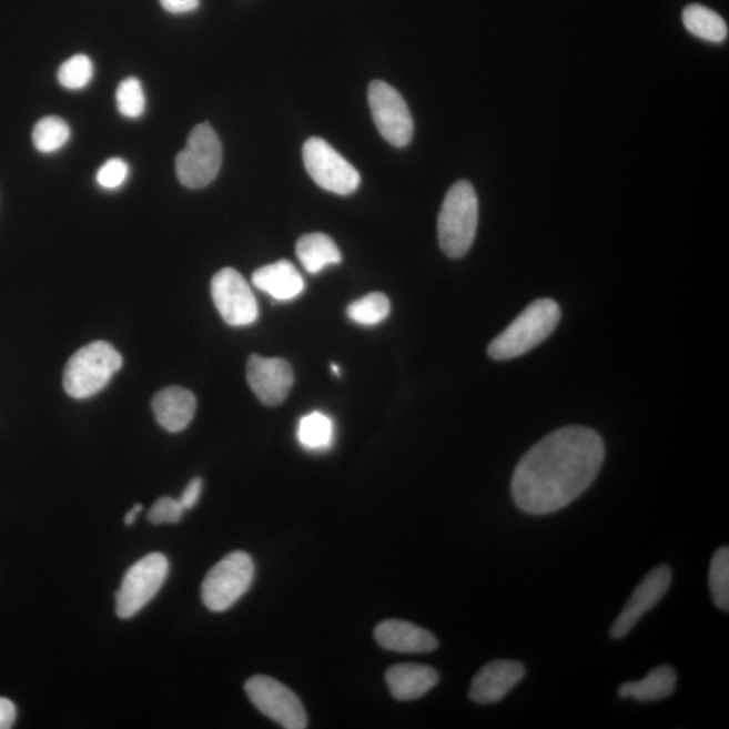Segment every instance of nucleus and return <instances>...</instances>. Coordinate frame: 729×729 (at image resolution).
Returning <instances> with one entry per match:
<instances>
[{"label":"nucleus","instance_id":"nucleus-11","mask_svg":"<svg viewBox=\"0 0 729 729\" xmlns=\"http://www.w3.org/2000/svg\"><path fill=\"white\" fill-rule=\"evenodd\" d=\"M211 295L223 321L234 327L257 321L259 304L251 286L233 267H224L211 282Z\"/></svg>","mask_w":729,"mask_h":729},{"label":"nucleus","instance_id":"nucleus-28","mask_svg":"<svg viewBox=\"0 0 729 729\" xmlns=\"http://www.w3.org/2000/svg\"><path fill=\"white\" fill-rule=\"evenodd\" d=\"M129 176V165L122 159H110L97 173V182L104 190L120 189Z\"/></svg>","mask_w":729,"mask_h":729},{"label":"nucleus","instance_id":"nucleus-30","mask_svg":"<svg viewBox=\"0 0 729 729\" xmlns=\"http://www.w3.org/2000/svg\"><path fill=\"white\" fill-rule=\"evenodd\" d=\"M203 490V479L202 478H193L192 482H190L189 485H186V488L183 492L182 497H180V503H182V506L184 509H192L193 507L196 506L199 498H201Z\"/></svg>","mask_w":729,"mask_h":729},{"label":"nucleus","instance_id":"nucleus-32","mask_svg":"<svg viewBox=\"0 0 729 729\" xmlns=\"http://www.w3.org/2000/svg\"><path fill=\"white\" fill-rule=\"evenodd\" d=\"M17 709L10 700L0 697V729H9L14 726Z\"/></svg>","mask_w":729,"mask_h":729},{"label":"nucleus","instance_id":"nucleus-3","mask_svg":"<svg viewBox=\"0 0 729 729\" xmlns=\"http://www.w3.org/2000/svg\"><path fill=\"white\" fill-rule=\"evenodd\" d=\"M478 226V198L466 180L454 184L446 193L438 217V240L450 259H460L475 242Z\"/></svg>","mask_w":729,"mask_h":729},{"label":"nucleus","instance_id":"nucleus-17","mask_svg":"<svg viewBox=\"0 0 729 729\" xmlns=\"http://www.w3.org/2000/svg\"><path fill=\"white\" fill-rule=\"evenodd\" d=\"M386 685L397 701H414L428 693L439 682V675L426 665L401 664L385 675Z\"/></svg>","mask_w":729,"mask_h":729},{"label":"nucleus","instance_id":"nucleus-9","mask_svg":"<svg viewBox=\"0 0 729 729\" xmlns=\"http://www.w3.org/2000/svg\"><path fill=\"white\" fill-rule=\"evenodd\" d=\"M245 690L253 706L285 729H304L308 726L307 712L298 697L285 685L267 676L249 678Z\"/></svg>","mask_w":729,"mask_h":729},{"label":"nucleus","instance_id":"nucleus-2","mask_svg":"<svg viewBox=\"0 0 729 729\" xmlns=\"http://www.w3.org/2000/svg\"><path fill=\"white\" fill-rule=\"evenodd\" d=\"M559 321V305L553 298H538L490 342L489 357L507 361L525 355L546 341Z\"/></svg>","mask_w":729,"mask_h":729},{"label":"nucleus","instance_id":"nucleus-23","mask_svg":"<svg viewBox=\"0 0 729 729\" xmlns=\"http://www.w3.org/2000/svg\"><path fill=\"white\" fill-rule=\"evenodd\" d=\"M71 139V129L59 117H45L36 123L33 143L37 151L49 154L60 151Z\"/></svg>","mask_w":729,"mask_h":729},{"label":"nucleus","instance_id":"nucleus-14","mask_svg":"<svg viewBox=\"0 0 729 729\" xmlns=\"http://www.w3.org/2000/svg\"><path fill=\"white\" fill-rule=\"evenodd\" d=\"M526 676L525 665L517 660L497 659L485 665L473 678L469 697L473 702L488 706L502 701Z\"/></svg>","mask_w":729,"mask_h":729},{"label":"nucleus","instance_id":"nucleus-21","mask_svg":"<svg viewBox=\"0 0 729 729\" xmlns=\"http://www.w3.org/2000/svg\"><path fill=\"white\" fill-rule=\"evenodd\" d=\"M682 21L689 33L703 41L721 43L727 40L728 27L725 18L706 6H687L682 12Z\"/></svg>","mask_w":729,"mask_h":729},{"label":"nucleus","instance_id":"nucleus-29","mask_svg":"<svg viewBox=\"0 0 729 729\" xmlns=\"http://www.w3.org/2000/svg\"><path fill=\"white\" fill-rule=\"evenodd\" d=\"M184 508L182 503L174 500L172 497H161L160 500L154 503V506L149 513V520L153 525H174L182 520Z\"/></svg>","mask_w":729,"mask_h":729},{"label":"nucleus","instance_id":"nucleus-24","mask_svg":"<svg viewBox=\"0 0 729 729\" xmlns=\"http://www.w3.org/2000/svg\"><path fill=\"white\" fill-rule=\"evenodd\" d=\"M391 313V302L382 292H373L360 301L348 305V320L361 326H376L386 320Z\"/></svg>","mask_w":729,"mask_h":729},{"label":"nucleus","instance_id":"nucleus-22","mask_svg":"<svg viewBox=\"0 0 729 729\" xmlns=\"http://www.w3.org/2000/svg\"><path fill=\"white\" fill-rule=\"evenodd\" d=\"M297 439L308 450H326L333 444L334 423L322 413L305 415L298 422Z\"/></svg>","mask_w":729,"mask_h":729},{"label":"nucleus","instance_id":"nucleus-1","mask_svg":"<svg viewBox=\"0 0 729 729\" xmlns=\"http://www.w3.org/2000/svg\"><path fill=\"white\" fill-rule=\"evenodd\" d=\"M604 457L606 447L595 429H556L516 465L510 483L516 506L529 515H548L569 506L594 484Z\"/></svg>","mask_w":729,"mask_h":729},{"label":"nucleus","instance_id":"nucleus-7","mask_svg":"<svg viewBox=\"0 0 729 729\" xmlns=\"http://www.w3.org/2000/svg\"><path fill=\"white\" fill-rule=\"evenodd\" d=\"M303 162L311 179L321 189L336 195H352L361 184L358 171L320 136L305 141Z\"/></svg>","mask_w":729,"mask_h":729},{"label":"nucleus","instance_id":"nucleus-19","mask_svg":"<svg viewBox=\"0 0 729 729\" xmlns=\"http://www.w3.org/2000/svg\"><path fill=\"white\" fill-rule=\"evenodd\" d=\"M677 689V672L670 666H658L640 681H628L619 688L621 699L640 702L668 699Z\"/></svg>","mask_w":729,"mask_h":729},{"label":"nucleus","instance_id":"nucleus-31","mask_svg":"<svg viewBox=\"0 0 729 729\" xmlns=\"http://www.w3.org/2000/svg\"><path fill=\"white\" fill-rule=\"evenodd\" d=\"M160 3L171 14H185L195 11L201 0H160Z\"/></svg>","mask_w":729,"mask_h":729},{"label":"nucleus","instance_id":"nucleus-15","mask_svg":"<svg viewBox=\"0 0 729 729\" xmlns=\"http://www.w3.org/2000/svg\"><path fill=\"white\" fill-rule=\"evenodd\" d=\"M377 644L385 650L403 654H425L438 648V639L427 629L404 620H385L375 629Z\"/></svg>","mask_w":729,"mask_h":729},{"label":"nucleus","instance_id":"nucleus-27","mask_svg":"<svg viewBox=\"0 0 729 729\" xmlns=\"http://www.w3.org/2000/svg\"><path fill=\"white\" fill-rule=\"evenodd\" d=\"M93 78V64L89 55L77 54L60 67L58 79L67 90L85 89Z\"/></svg>","mask_w":729,"mask_h":729},{"label":"nucleus","instance_id":"nucleus-4","mask_svg":"<svg viewBox=\"0 0 729 729\" xmlns=\"http://www.w3.org/2000/svg\"><path fill=\"white\" fill-rule=\"evenodd\" d=\"M122 364V355L109 342H91L68 360L62 384L71 397L89 398L108 386Z\"/></svg>","mask_w":729,"mask_h":729},{"label":"nucleus","instance_id":"nucleus-12","mask_svg":"<svg viewBox=\"0 0 729 729\" xmlns=\"http://www.w3.org/2000/svg\"><path fill=\"white\" fill-rule=\"evenodd\" d=\"M671 570L668 565H659L656 569L647 573V576L634 590L631 598L622 608L619 618L610 627V638L622 639L627 637L631 629L638 625L639 620L657 606L668 594L671 585Z\"/></svg>","mask_w":729,"mask_h":729},{"label":"nucleus","instance_id":"nucleus-6","mask_svg":"<svg viewBox=\"0 0 729 729\" xmlns=\"http://www.w3.org/2000/svg\"><path fill=\"white\" fill-rule=\"evenodd\" d=\"M254 563L245 551H233L209 571L202 584V600L213 612H224L246 594L253 583Z\"/></svg>","mask_w":729,"mask_h":729},{"label":"nucleus","instance_id":"nucleus-26","mask_svg":"<svg viewBox=\"0 0 729 729\" xmlns=\"http://www.w3.org/2000/svg\"><path fill=\"white\" fill-rule=\"evenodd\" d=\"M117 108L121 115L129 120H136L146 109L145 92L141 81L136 78H128L121 81L117 90Z\"/></svg>","mask_w":729,"mask_h":729},{"label":"nucleus","instance_id":"nucleus-33","mask_svg":"<svg viewBox=\"0 0 729 729\" xmlns=\"http://www.w3.org/2000/svg\"><path fill=\"white\" fill-rule=\"evenodd\" d=\"M141 510H142L141 504H136V506H134L132 509L129 510L128 515L124 516V523H126V526L134 525L136 517H139Z\"/></svg>","mask_w":729,"mask_h":729},{"label":"nucleus","instance_id":"nucleus-18","mask_svg":"<svg viewBox=\"0 0 729 729\" xmlns=\"http://www.w3.org/2000/svg\"><path fill=\"white\" fill-rule=\"evenodd\" d=\"M252 280L259 290L279 302L292 301V298L301 296L304 291L301 272L291 261L286 260L260 267L253 273Z\"/></svg>","mask_w":729,"mask_h":729},{"label":"nucleus","instance_id":"nucleus-13","mask_svg":"<svg viewBox=\"0 0 729 729\" xmlns=\"http://www.w3.org/2000/svg\"><path fill=\"white\" fill-rule=\"evenodd\" d=\"M247 383L259 401L270 407L282 404L294 386V371L285 360L253 354L246 366Z\"/></svg>","mask_w":729,"mask_h":729},{"label":"nucleus","instance_id":"nucleus-34","mask_svg":"<svg viewBox=\"0 0 729 729\" xmlns=\"http://www.w3.org/2000/svg\"><path fill=\"white\" fill-rule=\"evenodd\" d=\"M332 369L334 371V373H335L336 376H340V375H341L340 367L336 366L335 364L332 365Z\"/></svg>","mask_w":729,"mask_h":729},{"label":"nucleus","instance_id":"nucleus-10","mask_svg":"<svg viewBox=\"0 0 729 729\" xmlns=\"http://www.w3.org/2000/svg\"><path fill=\"white\" fill-rule=\"evenodd\" d=\"M373 121L392 146H407L414 136V121L401 92L383 80L372 81L367 89Z\"/></svg>","mask_w":729,"mask_h":729},{"label":"nucleus","instance_id":"nucleus-16","mask_svg":"<svg viewBox=\"0 0 729 729\" xmlns=\"http://www.w3.org/2000/svg\"><path fill=\"white\" fill-rule=\"evenodd\" d=\"M152 407L155 421L162 428L180 433L191 425L195 416L196 398L182 386H170L154 396Z\"/></svg>","mask_w":729,"mask_h":729},{"label":"nucleus","instance_id":"nucleus-20","mask_svg":"<svg viewBox=\"0 0 729 729\" xmlns=\"http://www.w3.org/2000/svg\"><path fill=\"white\" fill-rule=\"evenodd\" d=\"M296 254L304 270L311 274L321 273L327 266L342 261L340 247L332 236L324 233L303 235L296 243Z\"/></svg>","mask_w":729,"mask_h":729},{"label":"nucleus","instance_id":"nucleus-25","mask_svg":"<svg viewBox=\"0 0 729 729\" xmlns=\"http://www.w3.org/2000/svg\"><path fill=\"white\" fill-rule=\"evenodd\" d=\"M709 589L715 606L722 612L729 610V548L720 547L709 567Z\"/></svg>","mask_w":729,"mask_h":729},{"label":"nucleus","instance_id":"nucleus-5","mask_svg":"<svg viewBox=\"0 0 729 729\" xmlns=\"http://www.w3.org/2000/svg\"><path fill=\"white\" fill-rule=\"evenodd\" d=\"M222 154V143L215 130L210 123L198 124L176 158L179 182L191 190H201L213 183L221 171Z\"/></svg>","mask_w":729,"mask_h":729},{"label":"nucleus","instance_id":"nucleus-8","mask_svg":"<svg viewBox=\"0 0 729 729\" xmlns=\"http://www.w3.org/2000/svg\"><path fill=\"white\" fill-rule=\"evenodd\" d=\"M170 571L164 554L152 553L135 563L123 577L117 594V614L121 619L133 618L159 594Z\"/></svg>","mask_w":729,"mask_h":729}]
</instances>
